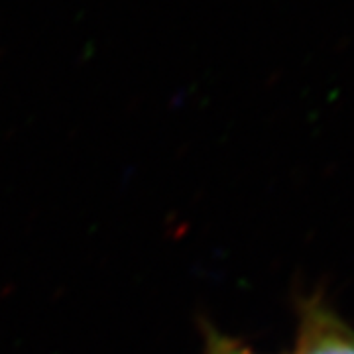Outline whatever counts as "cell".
<instances>
[{"label": "cell", "instance_id": "6da1fadb", "mask_svg": "<svg viewBox=\"0 0 354 354\" xmlns=\"http://www.w3.org/2000/svg\"><path fill=\"white\" fill-rule=\"evenodd\" d=\"M291 354H354V329L323 297H301Z\"/></svg>", "mask_w": 354, "mask_h": 354}, {"label": "cell", "instance_id": "7a4b0ae2", "mask_svg": "<svg viewBox=\"0 0 354 354\" xmlns=\"http://www.w3.org/2000/svg\"><path fill=\"white\" fill-rule=\"evenodd\" d=\"M203 354H260L252 346L244 344L239 339H232L225 333H218L213 327L205 329V348Z\"/></svg>", "mask_w": 354, "mask_h": 354}]
</instances>
